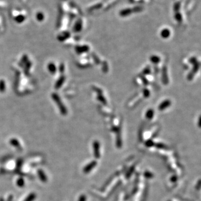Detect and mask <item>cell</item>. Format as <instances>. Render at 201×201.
I'll list each match as a JSON object with an SVG mask.
<instances>
[{"label":"cell","mask_w":201,"mask_h":201,"mask_svg":"<svg viewBox=\"0 0 201 201\" xmlns=\"http://www.w3.org/2000/svg\"><path fill=\"white\" fill-rule=\"evenodd\" d=\"M93 154L95 158L99 159L100 158V144L98 141H94L93 143Z\"/></svg>","instance_id":"obj_1"},{"label":"cell","mask_w":201,"mask_h":201,"mask_svg":"<svg viewBox=\"0 0 201 201\" xmlns=\"http://www.w3.org/2000/svg\"><path fill=\"white\" fill-rule=\"evenodd\" d=\"M172 104L171 100L169 99H165L164 100L159 104L158 106V109L159 111H164L170 107Z\"/></svg>","instance_id":"obj_2"},{"label":"cell","mask_w":201,"mask_h":201,"mask_svg":"<svg viewBox=\"0 0 201 201\" xmlns=\"http://www.w3.org/2000/svg\"><path fill=\"white\" fill-rule=\"evenodd\" d=\"M97 163L96 162L95 160H93L92 162H91L89 164H88L86 167H84L83 171L84 173H88L90 172H91L94 168L96 167V166L97 165Z\"/></svg>","instance_id":"obj_3"},{"label":"cell","mask_w":201,"mask_h":201,"mask_svg":"<svg viewBox=\"0 0 201 201\" xmlns=\"http://www.w3.org/2000/svg\"><path fill=\"white\" fill-rule=\"evenodd\" d=\"M171 32L168 28H164L160 31V36L163 39H168L170 37Z\"/></svg>","instance_id":"obj_4"},{"label":"cell","mask_w":201,"mask_h":201,"mask_svg":"<svg viewBox=\"0 0 201 201\" xmlns=\"http://www.w3.org/2000/svg\"><path fill=\"white\" fill-rule=\"evenodd\" d=\"M38 177H39V179L41 181L44 182V183H45V182H47V180H48L47 176L46 175L45 173H44V172L42 169H39L38 170Z\"/></svg>","instance_id":"obj_5"},{"label":"cell","mask_w":201,"mask_h":201,"mask_svg":"<svg viewBox=\"0 0 201 201\" xmlns=\"http://www.w3.org/2000/svg\"><path fill=\"white\" fill-rule=\"evenodd\" d=\"M154 116V111L153 109H149L145 113V117L148 120H152Z\"/></svg>","instance_id":"obj_6"},{"label":"cell","mask_w":201,"mask_h":201,"mask_svg":"<svg viewBox=\"0 0 201 201\" xmlns=\"http://www.w3.org/2000/svg\"><path fill=\"white\" fill-rule=\"evenodd\" d=\"M150 60L151 62L154 64L155 65H157L160 62V58L158 56H156V55H153V56L150 57Z\"/></svg>","instance_id":"obj_7"},{"label":"cell","mask_w":201,"mask_h":201,"mask_svg":"<svg viewBox=\"0 0 201 201\" xmlns=\"http://www.w3.org/2000/svg\"><path fill=\"white\" fill-rule=\"evenodd\" d=\"M36 198V194L35 193H31L27 196L24 201H34Z\"/></svg>","instance_id":"obj_8"},{"label":"cell","mask_w":201,"mask_h":201,"mask_svg":"<svg viewBox=\"0 0 201 201\" xmlns=\"http://www.w3.org/2000/svg\"><path fill=\"white\" fill-rule=\"evenodd\" d=\"M10 144L13 146V147H15L16 148L20 149L21 148V146L19 142L16 139H12L10 141Z\"/></svg>","instance_id":"obj_9"},{"label":"cell","mask_w":201,"mask_h":201,"mask_svg":"<svg viewBox=\"0 0 201 201\" xmlns=\"http://www.w3.org/2000/svg\"><path fill=\"white\" fill-rule=\"evenodd\" d=\"M16 184L18 187H24L25 185V181H24L23 178H19V179H18L16 181Z\"/></svg>","instance_id":"obj_10"},{"label":"cell","mask_w":201,"mask_h":201,"mask_svg":"<svg viewBox=\"0 0 201 201\" xmlns=\"http://www.w3.org/2000/svg\"><path fill=\"white\" fill-rule=\"evenodd\" d=\"M144 176L147 178H151L152 177H153V175L151 172L147 171V172H145L144 173Z\"/></svg>","instance_id":"obj_11"},{"label":"cell","mask_w":201,"mask_h":201,"mask_svg":"<svg viewBox=\"0 0 201 201\" xmlns=\"http://www.w3.org/2000/svg\"><path fill=\"white\" fill-rule=\"evenodd\" d=\"M87 200V197L86 195L84 194H82L79 196V197L78 198V201H86Z\"/></svg>","instance_id":"obj_12"},{"label":"cell","mask_w":201,"mask_h":201,"mask_svg":"<svg viewBox=\"0 0 201 201\" xmlns=\"http://www.w3.org/2000/svg\"><path fill=\"white\" fill-rule=\"evenodd\" d=\"M145 145H146V146H147V147H152V146H154V144L152 141L150 140V141H147L145 143Z\"/></svg>","instance_id":"obj_13"},{"label":"cell","mask_w":201,"mask_h":201,"mask_svg":"<svg viewBox=\"0 0 201 201\" xmlns=\"http://www.w3.org/2000/svg\"><path fill=\"white\" fill-rule=\"evenodd\" d=\"M157 146H158V147L159 148H160V149H163V148H164V145L163 144H158Z\"/></svg>","instance_id":"obj_14"},{"label":"cell","mask_w":201,"mask_h":201,"mask_svg":"<svg viewBox=\"0 0 201 201\" xmlns=\"http://www.w3.org/2000/svg\"><path fill=\"white\" fill-rule=\"evenodd\" d=\"M177 177L175 176H173L172 178V179L171 180L173 181V182H175L177 180Z\"/></svg>","instance_id":"obj_15"},{"label":"cell","mask_w":201,"mask_h":201,"mask_svg":"<svg viewBox=\"0 0 201 201\" xmlns=\"http://www.w3.org/2000/svg\"><path fill=\"white\" fill-rule=\"evenodd\" d=\"M12 199H13L12 196L10 195V197H9L8 198V201H12Z\"/></svg>","instance_id":"obj_16"},{"label":"cell","mask_w":201,"mask_h":201,"mask_svg":"<svg viewBox=\"0 0 201 201\" xmlns=\"http://www.w3.org/2000/svg\"><path fill=\"white\" fill-rule=\"evenodd\" d=\"M0 201H4L3 198H0Z\"/></svg>","instance_id":"obj_17"}]
</instances>
